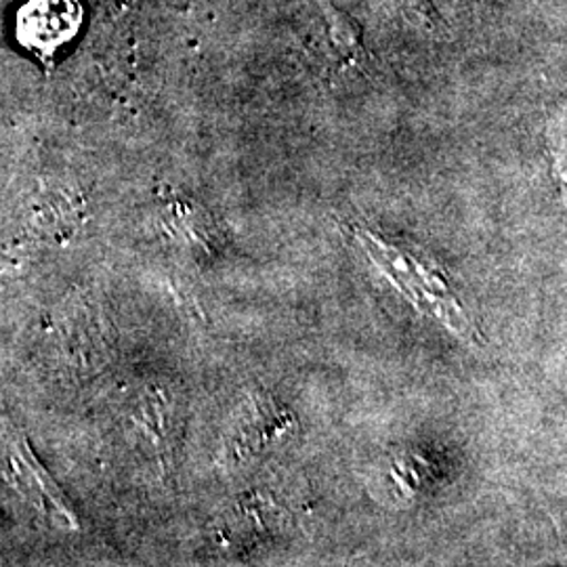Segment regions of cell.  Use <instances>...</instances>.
<instances>
[{
	"label": "cell",
	"instance_id": "3957f363",
	"mask_svg": "<svg viewBox=\"0 0 567 567\" xmlns=\"http://www.w3.org/2000/svg\"><path fill=\"white\" fill-rule=\"evenodd\" d=\"M84 204L79 194L65 187H49L34 200L30 224L49 243H65L81 227Z\"/></svg>",
	"mask_w": 567,
	"mask_h": 567
},
{
	"label": "cell",
	"instance_id": "7a4b0ae2",
	"mask_svg": "<svg viewBox=\"0 0 567 567\" xmlns=\"http://www.w3.org/2000/svg\"><path fill=\"white\" fill-rule=\"evenodd\" d=\"M82 23L79 0H28L20 11V41L37 53H53L72 41Z\"/></svg>",
	"mask_w": 567,
	"mask_h": 567
},
{
	"label": "cell",
	"instance_id": "6da1fadb",
	"mask_svg": "<svg viewBox=\"0 0 567 567\" xmlns=\"http://www.w3.org/2000/svg\"><path fill=\"white\" fill-rule=\"evenodd\" d=\"M358 238L364 244L372 261L381 265L389 280H393L412 303L429 316L442 320L452 332L461 334L466 341L480 343L477 330L466 320L461 303L454 299L446 280L440 274L426 269V265L416 261L410 252L400 250L393 244L383 243V238L379 236L358 231Z\"/></svg>",
	"mask_w": 567,
	"mask_h": 567
}]
</instances>
